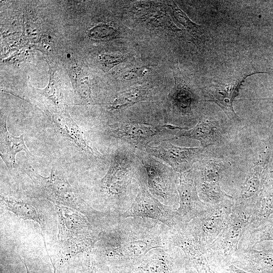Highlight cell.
<instances>
[{"label":"cell","instance_id":"6da1fadb","mask_svg":"<svg viewBox=\"0 0 273 273\" xmlns=\"http://www.w3.org/2000/svg\"><path fill=\"white\" fill-rule=\"evenodd\" d=\"M172 229L154 219L120 217L118 222L101 234L100 251L118 269L128 268L149 251L173 245Z\"/></svg>","mask_w":273,"mask_h":273},{"label":"cell","instance_id":"7a4b0ae2","mask_svg":"<svg viewBox=\"0 0 273 273\" xmlns=\"http://www.w3.org/2000/svg\"><path fill=\"white\" fill-rule=\"evenodd\" d=\"M145 183H147L146 171L135 151L126 145H119L99 183V192L111 204L115 214L121 216L131 207Z\"/></svg>","mask_w":273,"mask_h":273},{"label":"cell","instance_id":"3957f363","mask_svg":"<svg viewBox=\"0 0 273 273\" xmlns=\"http://www.w3.org/2000/svg\"><path fill=\"white\" fill-rule=\"evenodd\" d=\"M107 124L105 135L116 140L118 145H126L134 151H145L150 145L174 139L179 131L187 129L167 123L133 120Z\"/></svg>","mask_w":273,"mask_h":273},{"label":"cell","instance_id":"277c9868","mask_svg":"<svg viewBox=\"0 0 273 273\" xmlns=\"http://www.w3.org/2000/svg\"><path fill=\"white\" fill-rule=\"evenodd\" d=\"M55 206L60 240L71 253L87 251L102 232L83 214L67 207Z\"/></svg>","mask_w":273,"mask_h":273},{"label":"cell","instance_id":"5b68a950","mask_svg":"<svg viewBox=\"0 0 273 273\" xmlns=\"http://www.w3.org/2000/svg\"><path fill=\"white\" fill-rule=\"evenodd\" d=\"M135 153L146 171L150 192L163 204L177 208L178 173L165 163L145 151H135Z\"/></svg>","mask_w":273,"mask_h":273},{"label":"cell","instance_id":"8992f818","mask_svg":"<svg viewBox=\"0 0 273 273\" xmlns=\"http://www.w3.org/2000/svg\"><path fill=\"white\" fill-rule=\"evenodd\" d=\"M25 171L38 192L56 205L79 210L85 213L96 212L85 204L67 179L56 169L53 168L48 177L40 175L29 166L25 168Z\"/></svg>","mask_w":273,"mask_h":273},{"label":"cell","instance_id":"52a82bcc","mask_svg":"<svg viewBox=\"0 0 273 273\" xmlns=\"http://www.w3.org/2000/svg\"><path fill=\"white\" fill-rule=\"evenodd\" d=\"M233 200L215 205L203 215L184 225V229L193 242L206 253L229 223L232 213Z\"/></svg>","mask_w":273,"mask_h":273},{"label":"cell","instance_id":"ba28073f","mask_svg":"<svg viewBox=\"0 0 273 273\" xmlns=\"http://www.w3.org/2000/svg\"><path fill=\"white\" fill-rule=\"evenodd\" d=\"M250 222L248 216L232 208L229 223L206 251L208 260L225 265L233 261L238 250L239 244Z\"/></svg>","mask_w":273,"mask_h":273},{"label":"cell","instance_id":"9c48e42d","mask_svg":"<svg viewBox=\"0 0 273 273\" xmlns=\"http://www.w3.org/2000/svg\"><path fill=\"white\" fill-rule=\"evenodd\" d=\"M194 165L195 182L198 195L205 203L215 205L233 200L220 185V176L230 163L220 160H210Z\"/></svg>","mask_w":273,"mask_h":273},{"label":"cell","instance_id":"30bf717a","mask_svg":"<svg viewBox=\"0 0 273 273\" xmlns=\"http://www.w3.org/2000/svg\"><path fill=\"white\" fill-rule=\"evenodd\" d=\"M123 217H143L157 220L172 229L184 225L176 208L167 206L155 198L149 191L147 183L142 184L131 207Z\"/></svg>","mask_w":273,"mask_h":273},{"label":"cell","instance_id":"8fae6325","mask_svg":"<svg viewBox=\"0 0 273 273\" xmlns=\"http://www.w3.org/2000/svg\"><path fill=\"white\" fill-rule=\"evenodd\" d=\"M189 261L184 252L173 245L151 250L127 269L130 273H176Z\"/></svg>","mask_w":273,"mask_h":273},{"label":"cell","instance_id":"7c38bea8","mask_svg":"<svg viewBox=\"0 0 273 273\" xmlns=\"http://www.w3.org/2000/svg\"><path fill=\"white\" fill-rule=\"evenodd\" d=\"M145 151L165 163L177 173L192 168L195 163L202 160L203 156V149L180 147L168 141L150 145Z\"/></svg>","mask_w":273,"mask_h":273},{"label":"cell","instance_id":"4fadbf2b","mask_svg":"<svg viewBox=\"0 0 273 273\" xmlns=\"http://www.w3.org/2000/svg\"><path fill=\"white\" fill-rule=\"evenodd\" d=\"M177 190L179 205L177 212L184 224L201 216L210 210L214 205L203 202L200 198L196 185L193 168L178 173Z\"/></svg>","mask_w":273,"mask_h":273},{"label":"cell","instance_id":"5bb4252c","mask_svg":"<svg viewBox=\"0 0 273 273\" xmlns=\"http://www.w3.org/2000/svg\"><path fill=\"white\" fill-rule=\"evenodd\" d=\"M258 73L259 72H242L218 82L209 89L208 101L217 104L230 119L239 120V118L233 109V102L238 95L245 80L249 76Z\"/></svg>","mask_w":273,"mask_h":273},{"label":"cell","instance_id":"9a60e30c","mask_svg":"<svg viewBox=\"0 0 273 273\" xmlns=\"http://www.w3.org/2000/svg\"><path fill=\"white\" fill-rule=\"evenodd\" d=\"M51 118L60 132L79 147L89 159L99 162L104 160V156L90 145L84 131L67 112L53 113Z\"/></svg>","mask_w":273,"mask_h":273},{"label":"cell","instance_id":"2e32d148","mask_svg":"<svg viewBox=\"0 0 273 273\" xmlns=\"http://www.w3.org/2000/svg\"><path fill=\"white\" fill-rule=\"evenodd\" d=\"M21 151L31 155L25 144L23 135L19 136L13 135L7 129L6 121H1L0 155L9 169L15 167L16 155Z\"/></svg>","mask_w":273,"mask_h":273},{"label":"cell","instance_id":"e0dca14e","mask_svg":"<svg viewBox=\"0 0 273 273\" xmlns=\"http://www.w3.org/2000/svg\"><path fill=\"white\" fill-rule=\"evenodd\" d=\"M181 136L198 140L203 148H205L217 143L220 139L221 135L217 122L202 119L193 128L179 131L174 139Z\"/></svg>","mask_w":273,"mask_h":273},{"label":"cell","instance_id":"ac0fdd59","mask_svg":"<svg viewBox=\"0 0 273 273\" xmlns=\"http://www.w3.org/2000/svg\"><path fill=\"white\" fill-rule=\"evenodd\" d=\"M233 261L258 270L271 269L273 267V249L238 250Z\"/></svg>","mask_w":273,"mask_h":273},{"label":"cell","instance_id":"d6986e66","mask_svg":"<svg viewBox=\"0 0 273 273\" xmlns=\"http://www.w3.org/2000/svg\"><path fill=\"white\" fill-rule=\"evenodd\" d=\"M273 213V171L265 179L260 195L256 211L248 226L256 228Z\"/></svg>","mask_w":273,"mask_h":273},{"label":"cell","instance_id":"ffe728a7","mask_svg":"<svg viewBox=\"0 0 273 273\" xmlns=\"http://www.w3.org/2000/svg\"><path fill=\"white\" fill-rule=\"evenodd\" d=\"M273 241V213L256 228L247 227L238 246V250L254 248L258 243Z\"/></svg>","mask_w":273,"mask_h":273},{"label":"cell","instance_id":"44dd1931","mask_svg":"<svg viewBox=\"0 0 273 273\" xmlns=\"http://www.w3.org/2000/svg\"><path fill=\"white\" fill-rule=\"evenodd\" d=\"M1 201L8 210L17 216L24 220L34 221L42 229L43 223L41 216L32 205L2 195H1Z\"/></svg>","mask_w":273,"mask_h":273},{"label":"cell","instance_id":"7402d4cb","mask_svg":"<svg viewBox=\"0 0 273 273\" xmlns=\"http://www.w3.org/2000/svg\"><path fill=\"white\" fill-rule=\"evenodd\" d=\"M150 90L142 87L133 88L117 96L111 103L109 109L118 111L125 109L134 104L149 100Z\"/></svg>","mask_w":273,"mask_h":273},{"label":"cell","instance_id":"603a6c76","mask_svg":"<svg viewBox=\"0 0 273 273\" xmlns=\"http://www.w3.org/2000/svg\"><path fill=\"white\" fill-rule=\"evenodd\" d=\"M176 88L173 96V103L179 112L189 115L191 112V105L193 101L192 94L187 87Z\"/></svg>","mask_w":273,"mask_h":273},{"label":"cell","instance_id":"cb8c5ba5","mask_svg":"<svg viewBox=\"0 0 273 273\" xmlns=\"http://www.w3.org/2000/svg\"><path fill=\"white\" fill-rule=\"evenodd\" d=\"M173 16L178 22L184 25L187 30L193 35L201 33V27L193 22L174 3L171 5Z\"/></svg>","mask_w":273,"mask_h":273},{"label":"cell","instance_id":"d4e9b609","mask_svg":"<svg viewBox=\"0 0 273 273\" xmlns=\"http://www.w3.org/2000/svg\"><path fill=\"white\" fill-rule=\"evenodd\" d=\"M116 34V31L112 27L106 25L96 26L89 31L90 37L96 39L107 40L111 39Z\"/></svg>","mask_w":273,"mask_h":273},{"label":"cell","instance_id":"484cf974","mask_svg":"<svg viewBox=\"0 0 273 273\" xmlns=\"http://www.w3.org/2000/svg\"><path fill=\"white\" fill-rule=\"evenodd\" d=\"M41 92L47 98L54 102L55 105L59 106L62 104V98L57 82L55 80H50L47 87Z\"/></svg>","mask_w":273,"mask_h":273},{"label":"cell","instance_id":"4316f807","mask_svg":"<svg viewBox=\"0 0 273 273\" xmlns=\"http://www.w3.org/2000/svg\"><path fill=\"white\" fill-rule=\"evenodd\" d=\"M77 89L80 97L86 102L91 99V83L87 77L78 79L77 83Z\"/></svg>","mask_w":273,"mask_h":273},{"label":"cell","instance_id":"83f0119b","mask_svg":"<svg viewBox=\"0 0 273 273\" xmlns=\"http://www.w3.org/2000/svg\"><path fill=\"white\" fill-rule=\"evenodd\" d=\"M100 59L105 66L111 68L113 66L122 62L124 58L119 55L103 54L100 56Z\"/></svg>","mask_w":273,"mask_h":273},{"label":"cell","instance_id":"f1b7e54d","mask_svg":"<svg viewBox=\"0 0 273 273\" xmlns=\"http://www.w3.org/2000/svg\"><path fill=\"white\" fill-rule=\"evenodd\" d=\"M146 72V70H133L128 71L124 73L123 75V78L126 79H131L132 78H136L141 76V75H143Z\"/></svg>","mask_w":273,"mask_h":273},{"label":"cell","instance_id":"f546056e","mask_svg":"<svg viewBox=\"0 0 273 273\" xmlns=\"http://www.w3.org/2000/svg\"><path fill=\"white\" fill-rule=\"evenodd\" d=\"M228 271L229 273H251L245 271L233 264H230L228 266Z\"/></svg>","mask_w":273,"mask_h":273},{"label":"cell","instance_id":"4dcf8cb0","mask_svg":"<svg viewBox=\"0 0 273 273\" xmlns=\"http://www.w3.org/2000/svg\"><path fill=\"white\" fill-rule=\"evenodd\" d=\"M25 267H26V269L27 272V273H29V271H28V268H27V265L25 263Z\"/></svg>","mask_w":273,"mask_h":273}]
</instances>
